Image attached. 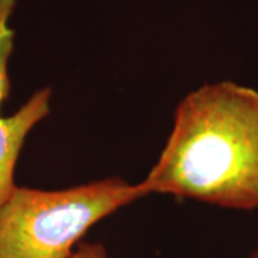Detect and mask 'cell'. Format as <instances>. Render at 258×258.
Masks as SVG:
<instances>
[{"instance_id": "2", "label": "cell", "mask_w": 258, "mask_h": 258, "mask_svg": "<svg viewBox=\"0 0 258 258\" xmlns=\"http://www.w3.org/2000/svg\"><path fill=\"white\" fill-rule=\"evenodd\" d=\"M142 197L118 176L56 191L18 186L0 207V258H68L95 224Z\"/></svg>"}, {"instance_id": "3", "label": "cell", "mask_w": 258, "mask_h": 258, "mask_svg": "<svg viewBox=\"0 0 258 258\" xmlns=\"http://www.w3.org/2000/svg\"><path fill=\"white\" fill-rule=\"evenodd\" d=\"M50 89H39L18 111L9 116L0 115V207L18 188L15 169L19 155L30 131L50 112Z\"/></svg>"}, {"instance_id": "6", "label": "cell", "mask_w": 258, "mask_h": 258, "mask_svg": "<svg viewBox=\"0 0 258 258\" xmlns=\"http://www.w3.org/2000/svg\"><path fill=\"white\" fill-rule=\"evenodd\" d=\"M249 258H258V242H257V245H255V248L252 249V252H251Z\"/></svg>"}, {"instance_id": "4", "label": "cell", "mask_w": 258, "mask_h": 258, "mask_svg": "<svg viewBox=\"0 0 258 258\" xmlns=\"http://www.w3.org/2000/svg\"><path fill=\"white\" fill-rule=\"evenodd\" d=\"M16 8V0H0V109L10 95L9 59L13 52L15 30L9 20Z\"/></svg>"}, {"instance_id": "1", "label": "cell", "mask_w": 258, "mask_h": 258, "mask_svg": "<svg viewBox=\"0 0 258 258\" xmlns=\"http://www.w3.org/2000/svg\"><path fill=\"white\" fill-rule=\"evenodd\" d=\"M235 211L258 208V91L232 81L207 83L176 106L162 152L138 182Z\"/></svg>"}, {"instance_id": "5", "label": "cell", "mask_w": 258, "mask_h": 258, "mask_svg": "<svg viewBox=\"0 0 258 258\" xmlns=\"http://www.w3.org/2000/svg\"><path fill=\"white\" fill-rule=\"evenodd\" d=\"M68 258H109V255L102 242L82 241Z\"/></svg>"}]
</instances>
